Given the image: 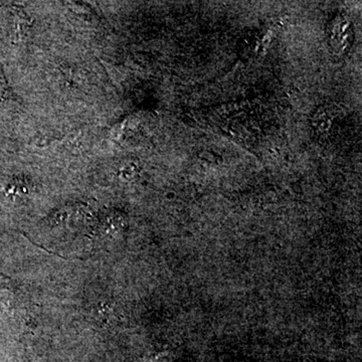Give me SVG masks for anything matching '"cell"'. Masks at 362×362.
Segmentation results:
<instances>
[{
    "label": "cell",
    "mask_w": 362,
    "mask_h": 362,
    "mask_svg": "<svg viewBox=\"0 0 362 362\" xmlns=\"http://www.w3.org/2000/svg\"><path fill=\"white\" fill-rule=\"evenodd\" d=\"M352 26L350 21L339 18L333 21L331 26V45L335 52H344L352 42Z\"/></svg>",
    "instance_id": "1"
}]
</instances>
